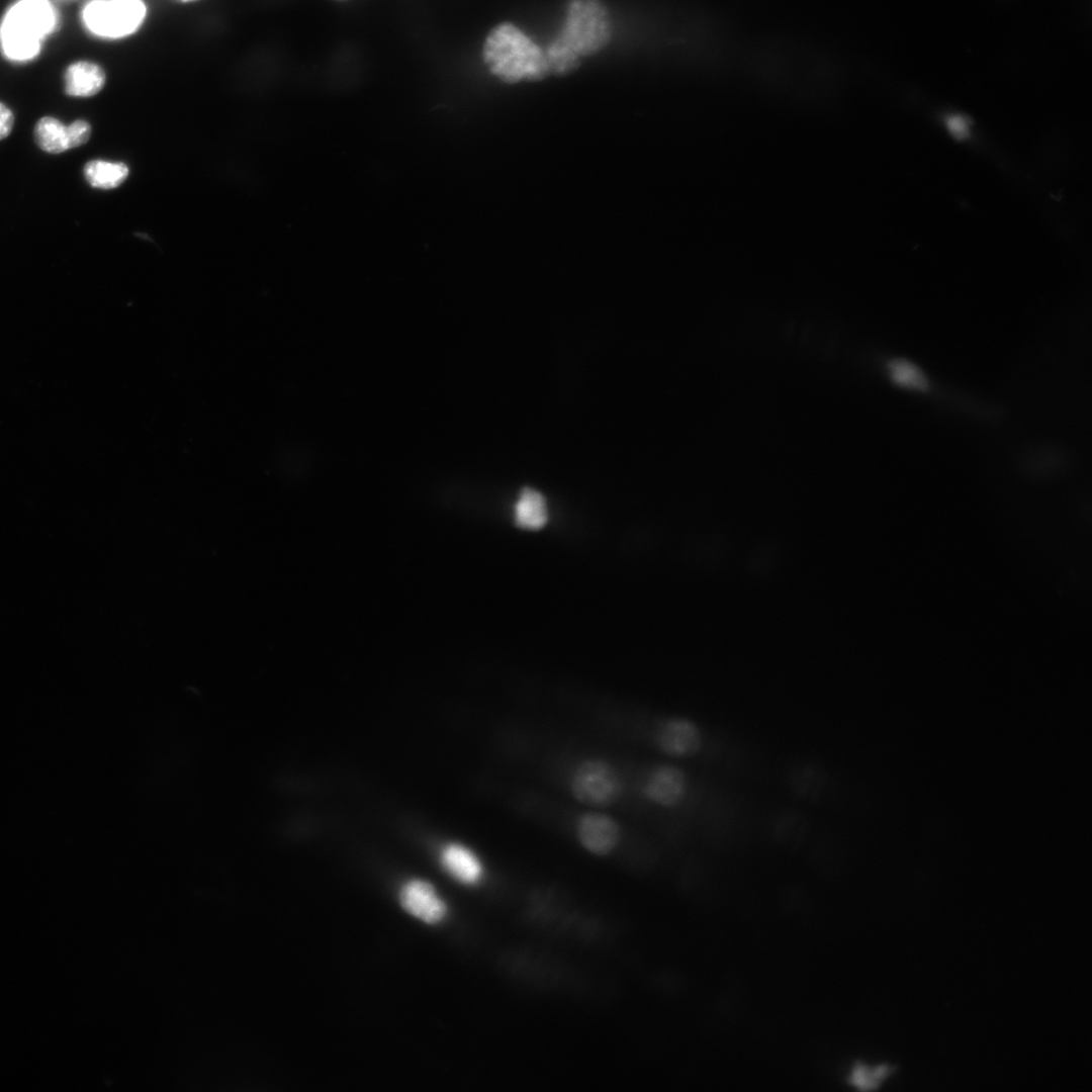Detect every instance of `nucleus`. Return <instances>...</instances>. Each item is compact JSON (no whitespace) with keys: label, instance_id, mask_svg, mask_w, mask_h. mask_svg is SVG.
Returning <instances> with one entry per match:
<instances>
[{"label":"nucleus","instance_id":"2","mask_svg":"<svg viewBox=\"0 0 1092 1092\" xmlns=\"http://www.w3.org/2000/svg\"><path fill=\"white\" fill-rule=\"evenodd\" d=\"M58 24L57 9L50 0H16L0 20L2 56L15 64L33 61Z\"/></svg>","mask_w":1092,"mask_h":1092},{"label":"nucleus","instance_id":"10","mask_svg":"<svg viewBox=\"0 0 1092 1092\" xmlns=\"http://www.w3.org/2000/svg\"><path fill=\"white\" fill-rule=\"evenodd\" d=\"M105 83V70L90 60L75 61L64 73V90L71 97H92L103 89Z\"/></svg>","mask_w":1092,"mask_h":1092},{"label":"nucleus","instance_id":"9","mask_svg":"<svg viewBox=\"0 0 1092 1092\" xmlns=\"http://www.w3.org/2000/svg\"><path fill=\"white\" fill-rule=\"evenodd\" d=\"M399 900L406 912L426 923L440 922L447 912L446 904L435 888L423 880L405 883L400 890Z\"/></svg>","mask_w":1092,"mask_h":1092},{"label":"nucleus","instance_id":"20","mask_svg":"<svg viewBox=\"0 0 1092 1092\" xmlns=\"http://www.w3.org/2000/svg\"><path fill=\"white\" fill-rule=\"evenodd\" d=\"M71 149L86 144L91 134L90 124L83 119H77L68 125Z\"/></svg>","mask_w":1092,"mask_h":1092},{"label":"nucleus","instance_id":"3","mask_svg":"<svg viewBox=\"0 0 1092 1092\" xmlns=\"http://www.w3.org/2000/svg\"><path fill=\"white\" fill-rule=\"evenodd\" d=\"M557 35L579 57L601 52L612 36L607 6L602 0H569Z\"/></svg>","mask_w":1092,"mask_h":1092},{"label":"nucleus","instance_id":"5","mask_svg":"<svg viewBox=\"0 0 1092 1092\" xmlns=\"http://www.w3.org/2000/svg\"><path fill=\"white\" fill-rule=\"evenodd\" d=\"M569 786L578 802L596 808L615 805L624 791L623 780L617 768L601 758H588L578 763Z\"/></svg>","mask_w":1092,"mask_h":1092},{"label":"nucleus","instance_id":"13","mask_svg":"<svg viewBox=\"0 0 1092 1092\" xmlns=\"http://www.w3.org/2000/svg\"><path fill=\"white\" fill-rule=\"evenodd\" d=\"M39 149L50 154H60L71 149L68 125L52 116L37 120L33 130Z\"/></svg>","mask_w":1092,"mask_h":1092},{"label":"nucleus","instance_id":"14","mask_svg":"<svg viewBox=\"0 0 1092 1092\" xmlns=\"http://www.w3.org/2000/svg\"><path fill=\"white\" fill-rule=\"evenodd\" d=\"M128 172L125 164L105 160L89 161L83 171L87 182L98 189H112L119 186L126 179Z\"/></svg>","mask_w":1092,"mask_h":1092},{"label":"nucleus","instance_id":"21","mask_svg":"<svg viewBox=\"0 0 1092 1092\" xmlns=\"http://www.w3.org/2000/svg\"><path fill=\"white\" fill-rule=\"evenodd\" d=\"M14 124V115L11 109L0 102V140L7 138Z\"/></svg>","mask_w":1092,"mask_h":1092},{"label":"nucleus","instance_id":"15","mask_svg":"<svg viewBox=\"0 0 1092 1092\" xmlns=\"http://www.w3.org/2000/svg\"><path fill=\"white\" fill-rule=\"evenodd\" d=\"M826 785L824 770L815 764H806L797 768L791 779L790 786L794 793L806 800H816L823 793Z\"/></svg>","mask_w":1092,"mask_h":1092},{"label":"nucleus","instance_id":"6","mask_svg":"<svg viewBox=\"0 0 1092 1092\" xmlns=\"http://www.w3.org/2000/svg\"><path fill=\"white\" fill-rule=\"evenodd\" d=\"M575 833L580 845L598 856L611 854L619 845L622 836L619 822L598 811L580 815L576 821Z\"/></svg>","mask_w":1092,"mask_h":1092},{"label":"nucleus","instance_id":"11","mask_svg":"<svg viewBox=\"0 0 1092 1092\" xmlns=\"http://www.w3.org/2000/svg\"><path fill=\"white\" fill-rule=\"evenodd\" d=\"M442 862L450 874L466 884L476 883L482 875V867L476 855L459 844H450L443 850Z\"/></svg>","mask_w":1092,"mask_h":1092},{"label":"nucleus","instance_id":"19","mask_svg":"<svg viewBox=\"0 0 1092 1092\" xmlns=\"http://www.w3.org/2000/svg\"><path fill=\"white\" fill-rule=\"evenodd\" d=\"M891 1068L886 1065L870 1067L864 1064H856L848 1077V1082L858 1089H875L889 1076Z\"/></svg>","mask_w":1092,"mask_h":1092},{"label":"nucleus","instance_id":"1","mask_svg":"<svg viewBox=\"0 0 1092 1092\" xmlns=\"http://www.w3.org/2000/svg\"><path fill=\"white\" fill-rule=\"evenodd\" d=\"M482 57L490 73L508 84L539 81L550 75L544 50L511 22L489 31Z\"/></svg>","mask_w":1092,"mask_h":1092},{"label":"nucleus","instance_id":"7","mask_svg":"<svg viewBox=\"0 0 1092 1092\" xmlns=\"http://www.w3.org/2000/svg\"><path fill=\"white\" fill-rule=\"evenodd\" d=\"M656 744L669 756L690 757L700 751L703 736L694 721L684 717H671L659 726Z\"/></svg>","mask_w":1092,"mask_h":1092},{"label":"nucleus","instance_id":"22","mask_svg":"<svg viewBox=\"0 0 1092 1092\" xmlns=\"http://www.w3.org/2000/svg\"><path fill=\"white\" fill-rule=\"evenodd\" d=\"M947 126L957 138H963L968 132L967 123L961 117L954 116L949 119L947 122Z\"/></svg>","mask_w":1092,"mask_h":1092},{"label":"nucleus","instance_id":"12","mask_svg":"<svg viewBox=\"0 0 1092 1092\" xmlns=\"http://www.w3.org/2000/svg\"><path fill=\"white\" fill-rule=\"evenodd\" d=\"M514 514L516 524L528 530H537L548 520L547 506L543 495L529 487L521 491Z\"/></svg>","mask_w":1092,"mask_h":1092},{"label":"nucleus","instance_id":"17","mask_svg":"<svg viewBox=\"0 0 1092 1092\" xmlns=\"http://www.w3.org/2000/svg\"><path fill=\"white\" fill-rule=\"evenodd\" d=\"M890 378L899 386L924 391L928 389V378L920 367L906 359H895L888 364Z\"/></svg>","mask_w":1092,"mask_h":1092},{"label":"nucleus","instance_id":"8","mask_svg":"<svg viewBox=\"0 0 1092 1092\" xmlns=\"http://www.w3.org/2000/svg\"><path fill=\"white\" fill-rule=\"evenodd\" d=\"M643 793L649 801L661 807H675L688 793V778L677 766L659 764L650 772Z\"/></svg>","mask_w":1092,"mask_h":1092},{"label":"nucleus","instance_id":"4","mask_svg":"<svg viewBox=\"0 0 1092 1092\" xmlns=\"http://www.w3.org/2000/svg\"><path fill=\"white\" fill-rule=\"evenodd\" d=\"M148 15L144 0H89L81 10L83 27L103 40L126 38L143 26Z\"/></svg>","mask_w":1092,"mask_h":1092},{"label":"nucleus","instance_id":"23","mask_svg":"<svg viewBox=\"0 0 1092 1092\" xmlns=\"http://www.w3.org/2000/svg\"><path fill=\"white\" fill-rule=\"evenodd\" d=\"M175 1H178V2H181V3H192V2L199 1V0H175Z\"/></svg>","mask_w":1092,"mask_h":1092},{"label":"nucleus","instance_id":"16","mask_svg":"<svg viewBox=\"0 0 1092 1092\" xmlns=\"http://www.w3.org/2000/svg\"><path fill=\"white\" fill-rule=\"evenodd\" d=\"M550 75L564 76L580 65V57L558 35L544 50Z\"/></svg>","mask_w":1092,"mask_h":1092},{"label":"nucleus","instance_id":"18","mask_svg":"<svg viewBox=\"0 0 1092 1092\" xmlns=\"http://www.w3.org/2000/svg\"><path fill=\"white\" fill-rule=\"evenodd\" d=\"M808 829L807 820L797 812L780 816L774 827V837L785 845H795L803 840Z\"/></svg>","mask_w":1092,"mask_h":1092}]
</instances>
